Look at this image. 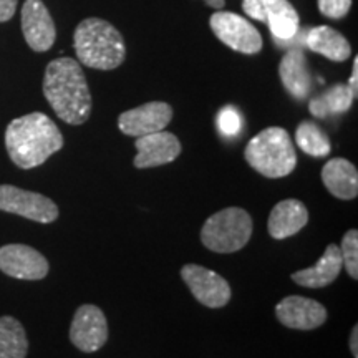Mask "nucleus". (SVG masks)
Wrapping results in <instances>:
<instances>
[{
	"instance_id": "nucleus-12",
	"label": "nucleus",
	"mask_w": 358,
	"mask_h": 358,
	"mask_svg": "<svg viewBox=\"0 0 358 358\" xmlns=\"http://www.w3.org/2000/svg\"><path fill=\"white\" fill-rule=\"evenodd\" d=\"M22 32L34 52H47L55 43L57 29L42 0H25L22 7Z\"/></svg>"
},
{
	"instance_id": "nucleus-10",
	"label": "nucleus",
	"mask_w": 358,
	"mask_h": 358,
	"mask_svg": "<svg viewBox=\"0 0 358 358\" xmlns=\"http://www.w3.org/2000/svg\"><path fill=\"white\" fill-rule=\"evenodd\" d=\"M70 340L85 353L100 350L108 340V322L101 308L92 303L78 307L70 325Z\"/></svg>"
},
{
	"instance_id": "nucleus-16",
	"label": "nucleus",
	"mask_w": 358,
	"mask_h": 358,
	"mask_svg": "<svg viewBox=\"0 0 358 358\" xmlns=\"http://www.w3.org/2000/svg\"><path fill=\"white\" fill-rule=\"evenodd\" d=\"M308 222V211L306 204L299 199H284L274 206L267 221L271 237L280 241L297 234Z\"/></svg>"
},
{
	"instance_id": "nucleus-28",
	"label": "nucleus",
	"mask_w": 358,
	"mask_h": 358,
	"mask_svg": "<svg viewBox=\"0 0 358 358\" xmlns=\"http://www.w3.org/2000/svg\"><path fill=\"white\" fill-rule=\"evenodd\" d=\"M348 87L352 88L353 95L357 96V90H358V58H353V71H352V77L348 80Z\"/></svg>"
},
{
	"instance_id": "nucleus-24",
	"label": "nucleus",
	"mask_w": 358,
	"mask_h": 358,
	"mask_svg": "<svg viewBox=\"0 0 358 358\" xmlns=\"http://www.w3.org/2000/svg\"><path fill=\"white\" fill-rule=\"evenodd\" d=\"M340 256L342 266L352 279H358V231L350 229L343 236L340 244Z\"/></svg>"
},
{
	"instance_id": "nucleus-21",
	"label": "nucleus",
	"mask_w": 358,
	"mask_h": 358,
	"mask_svg": "<svg viewBox=\"0 0 358 358\" xmlns=\"http://www.w3.org/2000/svg\"><path fill=\"white\" fill-rule=\"evenodd\" d=\"M353 100H355V95H353L352 88L348 85L338 83L327 90L324 95L310 100L308 108L317 118H325L329 115L345 113V111L350 110Z\"/></svg>"
},
{
	"instance_id": "nucleus-20",
	"label": "nucleus",
	"mask_w": 358,
	"mask_h": 358,
	"mask_svg": "<svg viewBox=\"0 0 358 358\" xmlns=\"http://www.w3.org/2000/svg\"><path fill=\"white\" fill-rule=\"evenodd\" d=\"M307 47L312 52L329 58L332 62H345L352 55V48L348 40L337 30L327 25L313 27L307 32Z\"/></svg>"
},
{
	"instance_id": "nucleus-18",
	"label": "nucleus",
	"mask_w": 358,
	"mask_h": 358,
	"mask_svg": "<svg viewBox=\"0 0 358 358\" xmlns=\"http://www.w3.org/2000/svg\"><path fill=\"white\" fill-rule=\"evenodd\" d=\"M279 75L285 90L297 100L308 96L312 90V75L308 70V62L302 50L294 48L282 57Z\"/></svg>"
},
{
	"instance_id": "nucleus-23",
	"label": "nucleus",
	"mask_w": 358,
	"mask_h": 358,
	"mask_svg": "<svg viewBox=\"0 0 358 358\" xmlns=\"http://www.w3.org/2000/svg\"><path fill=\"white\" fill-rule=\"evenodd\" d=\"M295 141L306 155L313 158H325L330 153V140L317 123L302 122L295 131Z\"/></svg>"
},
{
	"instance_id": "nucleus-30",
	"label": "nucleus",
	"mask_w": 358,
	"mask_h": 358,
	"mask_svg": "<svg viewBox=\"0 0 358 358\" xmlns=\"http://www.w3.org/2000/svg\"><path fill=\"white\" fill-rule=\"evenodd\" d=\"M206 3H208L209 7H213V8H216V10H221V8L224 7V0H204Z\"/></svg>"
},
{
	"instance_id": "nucleus-29",
	"label": "nucleus",
	"mask_w": 358,
	"mask_h": 358,
	"mask_svg": "<svg viewBox=\"0 0 358 358\" xmlns=\"http://www.w3.org/2000/svg\"><path fill=\"white\" fill-rule=\"evenodd\" d=\"M350 350L353 358H358V327L355 325L350 335Z\"/></svg>"
},
{
	"instance_id": "nucleus-14",
	"label": "nucleus",
	"mask_w": 358,
	"mask_h": 358,
	"mask_svg": "<svg viewBox=\"0 0 358 358\" xmlns=\"http://www.w3.org/2000/svg\"><path fill=\"white\" fill-rule=\"evenodd\" d=\"M134 146L138 153L133 163L138 169L163 166V164L173 163L181 155V143L178 136L166 129L136 138Z\"/></svg>"
},
{
	"instance_id": "nucleus-13",
	"label": "nucleus",
	"mask_w": 358,
	"mask_h": 358,
	"mask_svg": "<svg viewBox=\"0 0 358 358\" xmlns=\"http://www.w3.org/2000/svg\"><path fill=\"white\" fill-rule=\"evenodd\" d=\"M173 120V108L164 101H151L120 115L118 127L127 136L140 138L166 129Z\"/></svg>"
},
{
	"instance_id": "nucleus-27",
	"label": "nucleus",
	"mask_w": 358,
	"mask_h": 358,
	"mask_svg": "<svg viewBox=\"0 0 358 358\" xmlns=\"http://www.w3.org/2000/svg\"><path fill=\"white\" fill-rule=\"evenodd\" d=\"M19 0H0V24L10 20L17 10Z\"/></svg>"
},
{
	"instance_id": "nucleus-19",
	"label": "nucleus",
	"mask_w": 358,
	"mask_h": 358,
	"mask_svg": "<svg viewBox=\"0 0 358 358\" xmlns=\"http://www.w3.org/2000/svg\"><path fill=\"white\" fill-rule=\"evenodd\" d=\"M322 182L338 199H355L358 194V171L345 158H334L322 168Z\"/></svg>"
},
{
	"instance_id": "nucleus-3",
	"label": "nucleus",
	"mask_w": 358,
	"mask_h": 358,
	"mask_svg": "<svg viewBox=\"0 0 358 358\" xmlns=\"http://www.w3.org/2000/svg\"><path fill=\"white\" fill-rule=\"evenodd\" d=\"M73 47L78 64L95 70H115L124 62L127 47L122 34L110 22L85 19L73 34Z\"/></svg>"
},
{
	"instance_id": "nucleus-5",
	"label": "nucleus",
	"mask_w": 358,
	"mask_h": 358,
	"mask_svg": "<svg viewBox=\"0 0 358 358\" xmlns=\"http://www.w3.org/2000/svg\"><path fill=\"white\" fill-rule=\"evenodd\" d=\"M252 229V217L248 211L241 208H226L204 222L201 241L213 252L231 254L245 248Z\"/></svg>"
},
{
	"instance_id": "nucleus-15",
	"label": "nucleus",
	"mask_w": 358,
	"mask_h": 358,
	"mask_svg": "<svg viewBox=\"0 0 358 358\" xmlns=\"http://www.w3.org/2000/svg\"><path fill=\"white\" fill-rule=\"evenodd\" d=\"M275 315L282 325L295 330L319 329L327 320V308L313 299L289 295L275 307Z\"/></svg>"
},
{
	"instance_id": "nucleus-17",
	"label": "nucleus",
	"mask_w": 358,
	"mask_h": 358,
	"mask_svg": "<svg viewBox=\"0 0 358 358\" xmlns=\"http://www.w3.org/2000/svg\"><path fill=\"white\" fill-rule=\"evenodd\" d=\"M342 267L343 266L342 256H340V248L337 244H330L315 266L294 272L292 280L295 284L302 285V287L322 289L335 282V279L340 275Z\"/></svg>"
},
{
	"instance_id": "nucleus-2",
	"label": "nucleus",
	"mask_w": 358,
	"mask_h": 358,
	"mask_svg": "<svg viewBox=\"0 0 358 358\" xmlns=\"http://www.w3.org/2000/svg\"><path fill=\"white\" fill-rule=\"evenodd\" d=\"M6 148L22 169H32L64 148V136L47 115L29 113L12 120L6 129Z\"/></svg>"
},
{
	"instance_id": "nucleus-25",
	"label": "nucleus",
	"mask_w": 358,
	"mask_h": 358,
	"mask_svg": "<svg viewBox=\"0 0 358 358\" xmlns=\"http://www.w3.org/2000/svg\"><path fill=\"white\" fill-rule=\"evenodd\" d=\"M217 129L224 136H236L243 129V116L234 106H224L217 113Z\"/></svg>"
},
{
	"instance_id": "nucleus-8",
	"label": "nucleus",
	"mask_w": 358,
	"mask_h": 358,
	"mask_svg": "<svg viewBox=\"0 0 358 358\" xmlns=\"http://www.w3.org/2000/svg\"><path fill=\"white\" fill-rule=\"evenodd\" d=\"M0 211L42 224H50L58 217V208L50 198L12 185H0Z\"/></svg>"
},
{
	"instance_id": "nucleus-11",
	"label": "nucleus",
	"mask_w": 358,
	"mask_h": 358,
	"mask_svg": "<svg viewBox=\"0 0 358 358\" xmlns=\"http://www.w3.org/2000/svg\"><path fill=\"white\" fill-rule=\"evenodd\" d=\"M48 261L37 249L25 244H7L0 248V271L22 280H40L48 274Z\"/></svg>"
},
{
	"instance_id": "nucleus-26",
	"label": "nucleus",
	"mask_w": 358,
	"mask_h": 358,
	"mask_svg": "<svg viewBox=\"0 0 358 358\" xmlns=\"http://www.w3.org/2000/svg\"><path fill=\"white\" fill-rule=\"evenodd\" d=\"M352 7V0H319V10L329 19H343Z\"/></svg>"
},
{
	"instance_id": "nucleus-7",
	"label": "nucleus",
	"mask_w": 358,
	"mask_h": 358,
	"mask_svg": "<svg viewBox=\"0 0 358 358\" xmlns=\"http://www.w3.org/2000/svg\"><path fill=\"white\" fill-rule=\"evenodd\" d=\"M243 10L250 19L267 24L277 40H290L299 32L301 19L289 0H243Z\"/></svg>"
},
{
	"instance_id": "nucleus-22",
	"label": "nucleus",
	"mask_w": 358,
	"mask_h": 358,
	"mask_svg": "<svg viewBox=\"0 0 358 358\" xmlns=\"http://www.w3.org/2000/svg\"><path fill=\"white\" fill-rule=\"evenodd\" d=\"M29 340L24 325L13 317H0V358H25Z\"/></svg>"
},
{
	"instance_id": "nucleus-4",
	"label": "nucleus",
	"mask_w": 358,
	"mask_h": 358,
	"mask_svg": "<svg viewBox=\"0 0 358 358\" xmlns=\"http://www.w3.org/2000/svg\"><path fill=\"white\" fill-rule=\"evenodd\" d=\"M244 158L250 168L266 178L289 176L297 164L294 143L284 128L271 127L262 129L248 143Z\"/></svg>"
},
{
	"instance_id": "nucleus-1",
	"label": "nucleus",
	"mask_w": 358,
	"mask_h": 358,
	"mask_svg": "<svg viewBox=\"0 0 358 358\" xmlns=\"http://www.w3.org/2000/svg\"><path fill=\"white\" fill-rule=\"evenodd\" d=\"M43 95L60 120L83 124L92 113V95L82 65L73 58H57L47 65Z\"/></svg>"
},
{
	"instance_id": "nucleus-9",
	"label": "nucleus",
	"mask_w": 358,
	"mask_h": 358,
	"mask_svg": "<svg viewBox=\"0 0 358 358\" xmlns=\"http://www.w3.org/2000/svg\"><path fill=\"white\" fill-rule=\"evenodd\" d=\"M181 277L198 301L209 308L224 307L231 301L229 282L217 272L198 264H186Z\"/></svg>"
},
{
	"instance_id": "nucleus-6",
	"label": "nucleus",
	"mask_w": 358,
	"mask_h": 358,
	"mask_svg": "<svg viewBox=\"0 0 358 358\" xmlns=\"http://www.w3.org/2000/svg\"><path fill=\"white\" fill-rule=\"evenodd\" d=\"M213 32L232 50L254 55L262 50V35L245 17L234 12L217 10L209 20Z\"/></svg>"
}]
</instances>
